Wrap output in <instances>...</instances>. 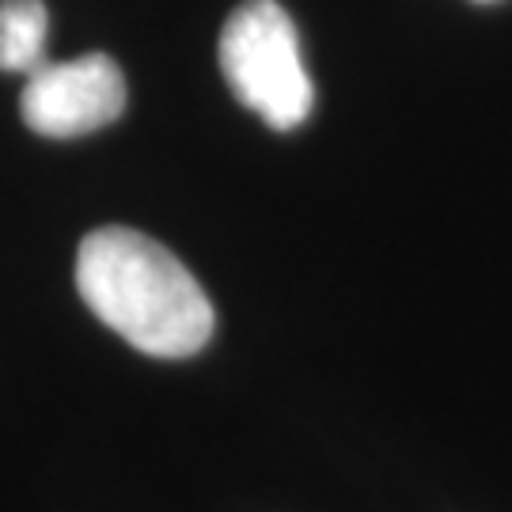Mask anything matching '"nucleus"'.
Returning <instances> with one entry per match:
<instances>
[{
    "instance_id": "nucleus-2",
    "label": "nucleus",
    "mask_w": 512,
    "mask_h": 512,
    "mask_svg": "<svg viewBox=\"0 0 512 512\" xmlns=\"http://www.w3.org/2000/svg\"><path fill=\"white\" fill-rule=\"evenodd\" d=\"M220 73L239 103L277 133L308 122L315 88L296 23L277 0H243L228 16L220 31Z\"/></svg>"
},
{
    "instance_id": "nucleus-5",
    "label": "nucleus",
    "mask_w": 512,
    "mask_h": 512,
    "mask_svg": "<svg viewBox=\"0 0 512 512\" xmlns=\"http://www.w3.org/2000/svg\"><path fill=\"white\" fill-rule=\"evenodd\" d=\"M475 4H497V0H475Z\"/></svg>"
},
{
    "instance_id": "nucleus-4",
    "label": "nucleus",
    "mask_w": 512,
    "mask_h": 512,
    "mask_svg": "<svg viewBox=\"0 0 512 512\" xmlns=\"http://www.w3.org/2000/svg\"><path fill=\"white\" fill-rule=\"evenodd\" d=\"M50 12L42 0H0V73L31 76L46 65Z\"/></svg>"
},
{
    "instance_id": "nucleus-3",
    "label": "nucleus",
    "mask_w": 512,
    "mask_h": 512,
    "mask_svg": "<svg viewBox=\"0 0 512 512\" xmlns=\"http://www.w3.org/2000/svg\"><path fill=\"white\" fill-rule=\"evenodd\" d=\"M126 110V76L107 54H84L76 61H46L27 76L19 114L38 137H84L118 122Z\"/></svg>"
},
{
    "instance_id": "nucleus-1",
    "label": "nucleus",
    "mask_w": 512,
    "mask_h": 512,
    "mask_svg": "<svg viewBox=\"0 0 512 512\" xmlns=\"http://www.w3.org/2000/svg\"><path fill=\"white\" fill-rule=\"evenodd\" d=\"M76 289L110 330L148 357H194L217 327L198 277L137 228L107 224L80 239Z\"/></svg>"
}]
</instances>
